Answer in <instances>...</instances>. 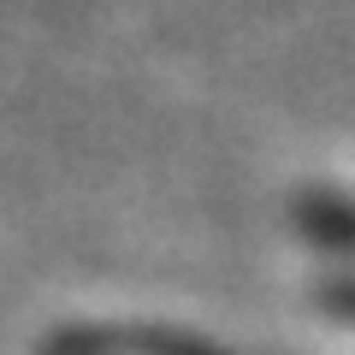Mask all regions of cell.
I'll use <instances>...</instances> for the list:
<instances>
[{
    "mask_svg": "<svg viewBox=\"0 0 355 355\" xmlns=\"http://www.w3.org/2000/svg\"><path fill=\"white\" fill-rule=\"evenodd\" d=\"M296 225H302V237H314L320 249H331V254H343L355 243V214H349V202H343L338 190H314V196H302V207H296Z\"/></svg>",
    "mask_w": 355,
    "mask_h": 355,
    "instance_id": "cell-1",
    "label": "cell"
},
{
    "mask_svg": "<svg viewBox=\"0 0 355 355\" xmlns=\"http://www.w3.org/2000/svg\"><path fill=\"white\" fill-rule=\"evenodd\" d=\"M219 355L207 343H190V338H172V331H107V338H77V343H60V355Z\"/></svg>",
    "mask_w": 355,
    "mask_h": 355,
    "instance_id": "cell-2",
    "label": "cell"
}]
</instances>
